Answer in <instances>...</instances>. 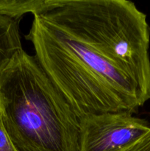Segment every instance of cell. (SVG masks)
Masks as SVG:
<instances>
[{
    "mask_svg": "<svg viewBox=\"0 0 150 151\" xmlns=\"http://www.w3.org/2000/svg\"><path fill=\"white\" fill-rule=\"evenodd\" d=\"M25 38L80 119L108 112L134 114L144 105L135 84L116 64L43 14L34 16Z\"/></svg>",
    "mask_w": 150,
    "mask_h": 151,
    "instance_id": "1",
    "label": "cell"
},
{
    "mask_svg": "<svg viewBox=\"0 0 150 151\" xmlns=\"http://www.w3.org/2000/svg\"><path fill=\"white\" fill-rule=\"evenodd\" d=\"M0 111L17 151H80L81 119L24 50L0 74Z\"/></svg>",
    "mask_w": 150,
    "mask_h": 151,
    "instance_id": "2",
    "label": "cell"
},
{
    "mask_svg": "<svg viewBox=\"0 0 150 151\" xmlns=\"http://www.w3.org/2000/svg\"><path fill=\"white\" fill-rule=\"evenodd\" d=\"M116 64L150 99V28L145 13L126 0H52L42 13Z\"/></svg>",
    "mask_w": 150,
    "mask_h": 151,
    "instance_id": "3",
    "label": "cell"
},
{
    "mask_svg": "<svg viewBox=\"0 0 150 151\" xmlns=\"http://www.w3.org/2000/svg\"><path fill=\"white\" fill-rule=\"evenodd\" d=\"M150 128L128 112H108L81 119L80 151H124Z\"/></svg>",
    "mask_w": 150,
    "mask_h": 151,
    "instance_id": "4",
    "label": "cell"
},
{
    "mask_svg": "<svg viewBox=\"0 0 150 151\" xmlns=\"http://www.w3.org/2000/svg\"><path fill=\"white\" fill-rule=\"evenodd\" d=\"M22 50L19 22L0 15V74Z\"/></svg>",
    "mask_w": 150,
    "mask_h": 151,
    "instance_id": "5",
    "label": "cell"
},
{
    "mask_svg": "<svg viewBox=\"0 0 150 151\" xmlns=\"http://www.w3.org/2000/svg\"><path fill=\"white\" fill-rule=\"evenodd\" d=\"M51 6L52 0H0V15L19 22L26 13L41 15Z\"/></svg>",
    "mask_w": 150,
    "mask_h": 151,
    "instance_id": "6",
    "label": "cell"
},
{
    "mask_svg": "<svg viewBox=\"0 0 150 151\" xmlns=\"http://www.w3.org/2000/svg\"><path fill=\"white\" fill-rule=\"evenodd\" d=\"M0 151H17L13 146L1 119V111H0Z\"/></svg>",
    "mask_w": 150,
    "mask_h": 151,
    "instance_id": "7",
    "label": "cell"
},
{
    "mask_svg": "<svg viewBox=\"0 0 150 151\" xmlns=\"http://www.w3.org/2000/svg\"><path fill=\"white\" fill-rule=\"evenodd\" d=\"M124 151H150V128L138 141Z\"/></svg>",
    "mask_w": 150,
    "mask_h": 151,
    "instance_id": "8",
    "label": "cell"
}]
</instances>
